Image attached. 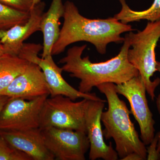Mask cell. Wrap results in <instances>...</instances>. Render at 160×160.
<instances>
[{"instance_id":"cell-13","label":"cell","mask_w":160,"mask_h":160,"mask_svg":"<svg viewBox=\"0 0 160 160\" xmlns=\"http://www.w3.org/2000/svg\"><path fill=\"white\" fill-rule=\"evenodd\" d=\"M0 135L12 147L26 153L32 160H55L46 148L40 128L22 131L0 130Z\"/></svg>"},{"instance_id":"cell-9","label":"cell","mask_w":160,"mask_h":160,"mask_svg":"<svg viewBox=\"0 0 160 160\" xmlns=\"http://www.w3.org/2000/svg\"><path fill=\"white\" fill-rule=\"evenodd\" d=\"M118 94L129 101L131 113L139 126L141 138L145 145L150 144L154 137L155 122L146 96V90L140 75L129 81L115 85Z\"/></svg>"},{"instance_id":"cell-6","label":"cell","mask_w":160,"mask_h":160,"mask_svg":"<svg viewBox=\"0 0 160 160\" xmlns=\"http://www.w3.org/2000/svg\"><path fill=\"white\" fill-rule=\"evenodd\" d=\"M41 44L33 43L24 44L18 56L30 62L39 66L44 73L49 86L50 96L63 95L75 101L78 99H87L105 102L95 93H83L75 89L66 82L62 76L63 70L56 64L52 55L44 58L39 57L38 54L42 50Z\"/></svg>"},{"instance_id":"cell-3","label":"cell","mask_w":160,"mask_h":160,"mask_svg":"<svg viewBox=\"0 0 160 160\" xmlns=\"http://www.w3.org/2000/svg\"><path fill=\"white\" fill-rule=\"evenodd\" d=\"M112 83H106L97 86L99 91L106 96L108 104L106 111L103 112L101 121L105 128L103 130L106 139L112 138L116 145V151L122 159L132 152H136L142 158H147V149L139 138L129 114L131 113L126 103L121 100Z\"/></svg>"},{"instance_id":"cell-10","label":"cell","mask_w":160,"mask_h":160,"mask_svg":"<svg viewBox=\"0 0 160 160\" xmlns=\"http://www.w3.org/2000/svg\"><path fill=\"white\" fill-rule=\"evenodd\" d=\"M105 102L88 100L85 114L87 135L89 139V159L95 160L118 159L117 151L112 148L110 142L109 145L105 143L101 124V117L105 107Z\"/></svg>"},{"instance_id":"cell-1","label":"cell","mask_w":160,"mask_h":160,"mask_svg":"<svg viewBox=\"0 0 160 160\" xmlns=\"http://www.w3.org/2000/svg\"><path fill=\"white\" fill-rule=\"evenodd\" d=\"M63 26L52 49V56L65 51L73 43L86 42L91 43L100 54H106L109 43H123L124 32L134 31L132 26L124 24L114 18L89 19L80 14L75 5L70 1L64 4Z\"/></svg>"},{"instance_id":"cell-21","label":"cell","mask_w":160,"mask_h":160,"mask_svg":"<svg viewBox=\"0 0 160 160\" xmlns=\"http://www.w3.org/2000/svg\"><path fill=\"white\" fill-rule=\"evenodd\" d=\"M157 68L158 71H159L160 72V62H157ZM157 105L158 110L160 114V93L157 99ZM158 133V141L157 149L158 152H160V132Z\"/></svg>"},{"instance_id":"cell-25","label":"cell","mask_w":160,"mask_h":160,"mask_svg":"<svg viewBox=\"0 0 160 160\" xmlns=\"http://www.w3.org/2000/svg\"><path fill=\"white\" fill-rule=\"evenodd\" d=\"M41 2V0H33V6L37 5L39 3Z\"/></svg>"},{"instance_id":"cell-19","label":"cell","mask_w":160,"mask_h":160,"mask_svg":"<svg viewBox=\"0 0 160 160\" xmlns=\"http://www.w3.org/2000/svg\"><path fill=\"white\" fill-rule=\"evenodd\" d=\"M0 2L19 11L30 12L34 7L33 0H0Z\"/></svg>"},{"instance_id":"cell-15","label":"cell","mask_w":160,"mask_h":160,"mask_svg":"<svg viewBox=\"0 0 160 160\" xmlns=\"http://www.w3.org/2000/svg\"><path fill=\"white\" fill-rule=\"evenodd\" d=\"M29 62L19 56L4 53L0 58V96L15 79L25 70Z\"/></svg>"},{"instance_id":"cell-7","label":"cell","mask_w":160,"mask_h":160,"mask_svg":"<svg viewBox=\"0 0 160 160\" xmlns=\"http://www.w3.org/2000/svg\"><path fill=\"white\" fill-rule=\"evenodd\" d=\"M48 96L32 100L9 98L0 112V130L22 131L40 128V117Z\"/></svg>"},{"instance_id":"cell-18","label":"cell","mask_w":160,"mask_h":160,"mask_svg":"<svg viewBox=\"0 0 160 160\" xmlns=\"http://www.w3.org/2000/svg\"><path fill=\"white\" fill-rule=\"evenodd\" d=\"M0 160H32L26 153L15 149L0 135Z\"/></svg>"},{"instance_id":"cell-4","label":"cell","mask_w":160,"mask_h":160,"mask_svg":"<svg viewBox=\"0 0 160 160\" xmlns=\"http://www.w3.org/2000/svg\"><path fill=\"white\" fill-rule=\"evenodd\" d=\"M127 35L130 44L128 59L138 71L146 92L154 100L155 91L159 85L160 79L152 81L151 78L158 71L155 50L160 38V19L149 22L142 31L136 33L129 32Z\"/></svg>"},{"instance_id":"cell-20","label":"cell","mask_w":160,"mask_h":160,"mask_svg":"<svg viewBox=\"0 0 160 160\" xmlns=\"http://www.w3.org/2000/svg\"><path fill=\"white\" fill-rule=\"evenodd\" d=\"M158 141V133L154 136L153 140L150 144V146L147 149V158L146 159L160 160V152H158L157 149V145Z\"/></svg>"},{"instance_id":"cell-24","label":"cell","mask_w":160,"mask_h":160,"mask_svg":"<svg viewBox=\"0 0 160 160\" xmlns=\"http://www.w3.org/2000/svg\"><path fill=\"white\" fill-rule=\"evenodd\" d=\"M4 54V49H3L2 45V43L0 42V58Z\"/></svg>"},{"instance_id":"cell-11","label":"cell","mask_w":160,"mask_h":160,"mask_svg":"<svg viewBox=\"0 0 160 160\" xmlns=\"http://www.w3.org/2000/svg\"><path fill=\"white\" fill-rule=\"evenodd\" d=\"M50 95L49 86L39 66L30 62L25 70L15 79L3 96L26 100Z\"/></svg>"},{"instance_id":"cell-17","label":"cell","mask_w":160,"mask_h":160,"mask_svg":"<svg viewBox=\"0 0 160 160\" xmlns=\"http://www.w3.org/2000/svg\"><path fill=\"white\" fill-rule=\"evenodd\" d=\"M30 12L19 11L0 2V30H6L29 19Z\"/></svg>"},{"instance_id":"cell-12","label":"cell","mask_w":160,"mask_h":160,"mask_svg":"<svg viewBox=\"0 0 160 160\" xmlns=\"http://www.w3.org/2000/svg\"><path fill=\"white\" fill-rule=\"evenodd\" d=\"M45 6V2L41 1L30 10V16L26 23L0 30V42L4 53L18 56L25 41L34 32L40 31Z\"/></svg>"},{"instance_id":"cell-14","label":"cell","mask_w":160,"mask_h":160,"mask_svg":"<svg viewBox=\"0 0 160 160\" xmlns=\"http://www.w3.org/2000/svg\"><path fill=\"white\" fill-rule=\"evenodd\" d=\"M64 12V4L62 0H52L48 11L43 15L40 28L43 36L42 58L52 55V46L59 35L60 20L63 18Z\"/></svg>"},{"instance_id":"cell-16","label":"cell","mask_w":160,"mask_h":160,"mask_svg":"<svg viewBox=\"0 0 160 160\" xmlns=\"http://www.w3.org/2000/svg\"><path fill=\"white\" fill-rule=\"evenodd\" d=\"M122 5L121 11L114 16V18L124 24L141 20L153 22L160 19V0H154L149 8L142 11H134L129 8L126 0H119Z\"/></svg>"},{"instance_id":"cell-8","label":"cell","mask_w":160,"mask_h":160,"mask_svg":"<svg viewBox=\"0 0 160 160\" xmlns=\"http://www.w3.org/2000/svg\"><path fill=\"white\" fill-rule=\"evenodd\" d=\"M41 129L46 148L55 160H86L90 147L86 132L54 127Z\"/></svg>"},{"instance_id":"cell-22","label":"cell","mask_w":160,"mask_h":160,"mask_svg":"<svg viewBox=\"0 0 160 160\" xmlns=\"http://www.w3.org/2000/svg\"><path fill=\"white\" fill-rule=\"evenodd\" d=\"M122 160H143L140 155L136 152H132L123 158Z\"/></svg>"},{"instance_id":"cell-23","label":"cell","mask_w":160,"mask_h":160,"mask_svg":"<svg viewBox=\"0 0 160 160\" xmlns=\"http://www.w3.org/2000/svg\"><path fill=\"white\" fill-rule=\"evenodd\" d=\"M9 98L6 96H0V112L3 109L4 106L9 99Z\"/></svg>"},{"instance_id":"cell-2","label":"cell","mask_w":160,"mask_h":160,"mask_svg":"<svg viewBox=\"0 0 160 160\" xmlns=\"http://www.w3.org/2000/svg\"><path fill=\"white\" fill-rule=\"evenodd\" d=\"M123 43L119 53L106 62L93 63L90 61L89 56L82 58L87 47V45H84L69 48L66 56L59 63L63 64V71L80 80L78 90L83 93H90L93 87L103 83L122 84L139 75L128 59L130 44L127 34Z\"/></svg>"},{"instance_id":"cell-5","label":"cell","mask_w":160,"mask_h":160,"mask_svg":"<svg viewBox=\"0 0 160 160\" xmlns=\"http://www.w3.org/2000/svg\"><path fill=\"white\" fill-rule=\"evenodd\" d=\"M88 99L75 102L63 95L47 98L40 117V128L54 127L87 133L85 114Z\"/></svg>"}]
</instances>
